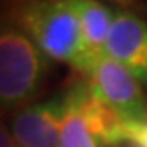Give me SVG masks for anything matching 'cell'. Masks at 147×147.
I'll return each mask as SVG.
<instances>
[{
    "label": "cell",
    "mask_w": 147,
    "mask_h": 147,
    "mask_svg": "<svg viewBox=\"0 0 147 147\" xmlns=\"http://www.w3.org/2000/svg\"><path fill=\"white\" fill-rule=\"evenodd\" d=\"M87 90V80L76 82L64 94V117L60 128V145L59 147H98L99 144L92 136L82 112V99Z\"/></svg>",
    "instance_id": "ba28073f"
},
{
    "label": "cell",
    "mask_w": 147,
    "mask_h": 147,
    "mask_svg": "<svg viewBox=\"0 0 147 147\" xmlns=\"http://www.w3.org/2000/svg\"><path fill=\"white\" fill-rule=\"evenodd\" d=\"M82 112L85 122L92 136L99 145L105 147H119L128 142V126L129 121H126L119 112H115L107 103H103L90 92L89 82L87 90L82 99Z\"/></svg>",
    "instance_id": "52a82bcc"
},
{
    "label": "cell",
    "mask_w": 147,
    "mask_h": 147,
    "mask_svg": "<svg viewBox=\"0 0 147 147\" xmlns=\"http://www.w3.org/2000/svg\"><path fill=\"white\" fill-rule=\"evenodd\" d=\"M0 147H20L14 135L5 128V124L2 121H0Z\"/></svg>",
    "instance_id": "9c48e42d"
},
{
    "label": "cell",
    "mask_w": 147,
    "mask_h": 147,
    "mask_svg": "<svg viewBox=\"0 0 147 147\" xmlns=\"http://www.w3.org/2000/svg\"><path fill=\"white\" fill-rule=\"evenodd\" d=\"M14 20L48 59L69 64L75 71L87 75L89 60L80 23L66 0L20 4Z\"/></svg>",
    "instance_id": "6da1fadb"
},
{
    "label": "cell",
    "mask_w": 147,
    "mask_h": 147,
    "mask_svg": "<svg viewBox=\"0 0 147 147\" xmlns=\"http://www.w3.org/2000/svg\"><path fill=\"white\" fill-rule=\"evenodd\" d=\"M115 2H129V0H115Z\"/></svg>",
    "instance_id": "8fae6325"
},
{
    "label": "cell",
    "mask_w": 147,
    "mask_h": 147,
    "mask_svg": "<svg viewBox=\"0 0 147 147\" xmlns=\"http://www.w3.org/2000/svg\"><path fill=\"white\" fill-rule=\"evenodd\" d=\"M20 4H30V2H45V0H18Z\"/></svg>",
    "instance_id": "30bf717a"
},
{
    "label": "cell",
    "mask_w": 147,
    "mask_h": 147,
    "mask_svg": "<svg viewBox=\"0 0 147 147\" xmlns=\"http://www.w3.org/2000/svg\"><path fill=\"white\" fill-rule=\"evenodd\" d=\"M64 107V96H59L20 110L13 121V135L20 147H59Z\"/></svg>",
    "instance_id": "5b68a950"
},
{
    "label": "cell",
    "mask_w": 147,
    "mask_h": 147,
    "mask_svg": "<svg viewBox=\"0 0 147 147\" xmlns=\"http://www.w3.org/2000/svg\"><path fill=\"white\" fill-rule=\"evenodd\" d=\"M48 57L27 34L0 30V108H25L43 85Z\"/></svg>",
    "instance_id": "7a4b0ae2"
},
{
    "label": "cell",
    "mask_w": 147,
    "mask_h": 147,
    "mask_svg": "<svg viewBox=\"0 0 147 147\" xmlns=\"http://www.w3.org/2000/svg\"><path fill=\"white\" fill-rule=\"evenodd\" d=\"M105 55L122 64L142 87H147V22L129 11H117L110 25Z\"/></svg>",
    "instance_id": "277c9868"
},
{
    "label": "cell",
    "mask_w": 147,
    "mask_h": 147,
    "mask_svg": "<svg viewBox=\"0 0 147 147\" xmlns=\"http://www.w3.org/2000/svg\"><path fill=\"white\" fill-rule=\"evenodd\" d=\"M90 92L129 122H147L144 87L117 60L101 55L87 75Z\"/></svg>",
    "instance_id": "3957f363"
},
{
    "label": "cell",
    "mask_w": 147,
    "mask_h": 147,
    "mask_svg": "<svg viewBox=\"0 0 147 147\" xmlns=\"http://www.w3.org/2000/svg\"><path fill=\"white\" fill-rule=\"evenodd\" d=\"M66 2L71 5V9L78 18L89 60V75L96 60L101 55H105V45H107L113 14L107 5L98 0H66Z\"/></svg>",
    "instance_id": "8992f818"
}]
</instances>
